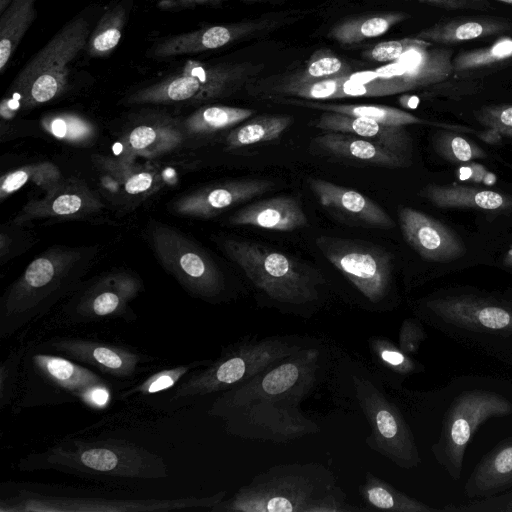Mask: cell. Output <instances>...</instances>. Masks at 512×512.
<instances>
[{
    "label": "cell",
    "instance_id": "6f0895ef",
    "mask_svg": "<svg viewBox=\"0 0 512 512\" xmlns=\"http://www.w3.org/2000/svg\"><path fill=\"white\" fill-rule=\"evenodd\" d=\"M504 265L507 267H512V248L509 249L504 258Z\"/></svg>",
    "mask_w": 512,
    "mask_h": 512
},
{
    "label": "cell",
    "instance_id": "4fadbf2b",
    "mask_svg": "<svg viewBox=\"0 0 512 512\" xmlns=\"http://www.w3.org/2000/svg\"><path fill=\"white\" fill-rule=\"evenodd\" d=\"M153 250L162 266L193 296L214 301L225 290L222 272L198 245L164 224L150 229Z\"/></svg>",
    "mask_w": 512,
    "mask_h": 512
},
{
    "label": "cell",
    "instance_id": "f6af8a7d",
    "mask_svg": "<svg viewBox=\"0 0 512 512\" xmlns=\"http://www.w3.org/2000/svg\"><path fill=\"white\" fill-rule=\"evenodd\" d=\"M369 348L380 366L396 376L406 377L422 370L410 355L385 338H371Z\"/></svg>",
    "mask_w": 512,
    "mask_h": 512
},
{
    "label": "cell",
    "instance_id": "44dd1931",
    "mask_svg": "<svg viewBox=\"0 0 512 512\" xmlns=\"http://www.w3.org/2000/svg\"><path fill=\"white\" fill-rule=\"evenodd\" d=\"M41 199L27 203L15 219L22 224L37 218H78L102 207L97 195L76 180H60Z\"/></svg>",
    "mask_w": 512,
    "mask_h": 512
},
{
    "label": "cell",
    "instance_id": "11a10c76",
    "mask_svg": "<svg viewBox=\"0 0 512 512\" xmlns=\"http://www.w3.org/2000/svg\"><path fill=\"white\" fill-rule=\"evenodd\" d=\"M109 399V391L106 385H99L88 390L81 400L93 407H103Z\"/></svg>",
    "mask_w": 512,
    "mask_h": 512
},
{
    "label": "cell",
    "instance_id": "7c38bea8",
    "mask_svg": "<svg viewBox=\"0 0 512 512\" xmlns=\"http://www.w3.org/2000/svg\"><path fill=\"white\" fill-rule=\"evenodd\" d=\"M355 398L368 424L365 442L395 465L410 469L421 462L413 434L398 407L367 376L353 374Z\"/></svg>",
    "mask_w": 512,
    "mask_h": 512
},
{
    "label": "cell",
    "instance_id": "7bdbcfd3",
    "mask_svg": "<svg viewBox=\"0 0 512 512\" xmlns=\"http://www.w3.org/2000/svg\"><path fill=\"white\" fill-rule=\"evenodd\" d=\"M347 76L303 84H272L266 93L270 95L269 97H298L312 101L337 99L339 90Z\"/></svg>",
    "mask_w": 512,
    "mask_h": 512
},
{
    "label": "cell",
    "instance_id": "e575fe53",
    "mask_svg": "<svg viewBox=\"0 0 512 512\" xmlns=\"http://www.w3.org/2000/svg\"><path fill=\"white\" fill-rule=\"evenodd\" d=\"M254 113L255 110L249 108L207 105L190 114L183 127L190 135L207 136L235 127Z\"/></svg>",
    "mask_w": 512,
    "mask_h": 512
},
{
    "label": "cell",
    "instance_id": "8d00e7d4",
    "mask_svg": "<svg viewBox=\"0 0 512 512\" xmlns=\"http://www.w3.org/2000/svg\"><path fill=\"white\" fill-rule=\"evenodd\" d=\"M130 7L119 1L107 9L91 32L86 49L91 57L108 56L119 44Z\"/></svg>",
    "mask_w": 512,
    "mask_h": 512
},
{
    "label": "cell",
    "instance_id": "e0dca14e",
    "mask_svg": "<svg viewBox=\"0 0 512 512\" xmlns=\"http://www.w3.org/2000/svg\"><path fill=\"white\" fill-rule=\"evenodd\" d=\"M400 229L406 242L425 260L449 262L463 256L465 246L447 226L422 211L402 207Z\"/></svg>",
    "mask_w": 512,
    "mask_h": 512
},
{
    "label": "cell",
    "instance_id": "d4e9b609",
    "mask_svg": "<svg viewBox=\"0 0 512 512\" xmlns=\"http://www.w3.org/2000/svg\"><path fill=\"white\" fill-rule=\"evenodd\" d=\"M229 223L274 231H294L306 226L308 218L298 199L282 195L240 209L229 218Z\"/></svg>",
    "mask_w": 512,
    "mask_h": 512
},
{
    "label": "cell",
    "instance_id": "f907efd6",
    "mask_svg": "<svg viewBox=\"0 0 512 512\" xmlns=\"http://www.w3.org/2000/svg\"><path fill=\"white\" fill-rule=\"evenodd\" d=\"M424 336L421 326L411 319H407L401 326L399 348L408 355L416 353Z\"/></svg>",
    "mask_w": 512,
    "mask_h": 512
},
{
    "label": "cell",
    "instance_id": "ac0fdd59",
    "mask_svg": "<svg viewBox=\"0 0 512 512\" xmlns=\"http://www.w3.org/2000/svg\"><path fill=\"white\" fill-rule=\"evenodd\" d=\"M307 184L322 207L349 224L379 229L395 226L380 205L356 190L316 177H309Z\"/></svg>",
    "mask_w": 512,
    "mask_h": 512
},
{
    "label": "cell",
    "instance_id": "7a4b0ae2",
    "mask_svg": "<svg viewBox=\"0 0 512 512\" xmlns=\"http://www.w3.org/2000/svg\"><path fill=\"white\" fill-rule=\"evenodd\" d=\"M25 471L56 470L81 478L135 482L168 476L163 458L122 439L62 441L19 462Z\"/></svg>",
    "mask_w": 512,
    "mask_h": 512
},
{
    "label": "cell",
    "instance_id": "74e56055",
    "mask_svg": "<svg viewBox=\"0 0 512 512\" xmlns=\"http://www.w3.org/2000/svg\"><path fill=\"white\" fill-rule=\"evenodd\" d=\"M352 73L349 64L330 50L320 49L298 70L275 80L272 84H303L321 81L328 78L347 76Z\"/></svg>",
    "mask_w": 512,
    "mask_h": 512
},
{
    "label": "cell",
    "instance_id": "d590c367",
    "mask_svg": "<svg viewBox=\"0 0 512 512\" xmlns=\"http://www.w3.org/2000/svg\"><path fill=\"white\" fill-rule=\"evenodd\" d=\"M512 60V38L502 37L493 44L463 51L452 58L453 74L471 77L503 67Z\"/></svg>",
    "mask_w": 512,
    "mask_h": 512
},
{
    "label": "cell",
    "instance_id": "ba28073f",
    "mask_svg": "<svg viewBox=\"0 0 512 512\" xmlns=\"http://www.w3.org/2000/svg\"><path fill=\"white\" fill-rule=\"evenodd\" d=\"M264 65L251 62L187 60L175 72L126 97L127 104H202L230 97L258 75Z\"/></svg>",
    "mask_w": 512,
    "mask_h": 512
},
{
    "label": "cell",
    "instance_id": "9c48e42d",
    "mask_svg": "<svg viewBox=\"0 0 512 512\" xmlns=\"http://www.w3.org/2000/svg\"><path fill=\"white\" fill-rule=\"evenodd\" d=\"M422 306L431 325L455 338L496 352L512 347V301L459 294L433 297Z\"/></svg>",
    "mask_w": 512,
    "mask_h": 512
},
{
    "label": "cell",
    "instance_id": "cb8c5ba5",
    "mask_svg": "<svg viewBox=\"0 0 512 512\" xmlns=\"http://www.w3.org/2000/svg\"><path fill=\"white\" fill-rule=\"evenodd\" d=\"M314 126L322 131L354 134L411 157L412 138L405 127L387 126L371 119L328 111L319 115Z\"/></svg>",
    "mask_w": 512,
    "mask_h": 512
},
{
    "label": "cell",
    "instance_id": "ee69618b",
    "mask_svg": "<svg viewBox=\"0 0 512 512\" xmlns=\"http://www.w3.org/2000/svg\"><path fill=\"white\" fill-rule=\"evenodd\" d=\"M458 133L442 129L434 135V149L442 158L453 163H466L486 157L484 150Z\"/></svg>",
    "mask_w": 512,
    "mask_h": 512
},
{
    "label": "cell",
    "instance_id": "f1b7e54d",
    "mask_svg": "<svg viewBox=\"0 0 512 512\" xmlns=\"http://www.w3.org/2000/svg\"><path fill=\"white\" fill-rule=\"evenodd\" d=\"M32 363L46 382L80 399L91 388L105 384L93 371L60 356L39 353Z\"/></svg>",
    "mask_w": 512,
    "mask_h": 512
},
{
    "label": "cell",
    "instance_id": "30bf717a",
    "mask_svg": "<svg viewBox=\"0 0 512 512\" xmlns=\"http://www.w3.org/2000/svg\"><path fill=\"white\" fill-rule=\"evenodd\" d=\"M321 254L357 290L372 311H383L392 288V256L371 243L322 235L315 241Z\"/></svg>",
    "mask_w": 512,
    "mask_h": 512
},
{
    "label": "cell",
    "instance_id": "ab89813d",
    "mask_svg": "<svg viewBox=\"0 0 512 512\" xmlns=\"http://www.w3.org/2000/svg\"><path fill=\"white\" fill-rule=\"evenodd\" d=\"M61 180L58 167L52 163L44 162L25 165L12 170L1 177L0 199L4 200L29 182L48 190Z\"/></svg>",
    "mask_w": 512,
    "mask_h": 512
},
{
    "label": "cell",
    "instance_id": "484cf974",
    "mask_svg": "<svg viewBox=\"0 0 512 512\" xmlns=\"http://www.w3.org/2000/svg\"><path fill=\"white\" fill-rule=\"evenodd\" d=\"M270 98L283 104H290L321 111L336 112L354 117L367 118L387 126L405 127L407 125H428L460 133H476L475 130L466 126L428 121L419 118L409 112L391 106L375 104H332L304 99L297 100L287 97Z\"/></svg>",
    "mask_w": 512,
    "mask_h": 512
},
{
    "label": "cell",
    "instance_id": "91938a15",
    "mask_svg": "<svg viewBox=\"0 0 512 512\" xmlns=\"http://www.w3.org/2000/svg\"><path fill=\"white\" fill-rule=\"evenodd\" d=\"M495 1L502 2V3L508 4V5H512V0H495Z\"/></svg>",
    "mask_w": 512,
    "mask_h": 512
},
{
    "label": "cell",
    "instance_id": "5bb4252c",
    "mask_svg": "<svg viewBox=\"0 0 512 512\" xmlns=\"http://www.w3.org/2000/svg\"><path fill=\"white\" fill-rule=\"evenodd\" d=\"M226 492L219 491L207 497H188L172 500H106L101 503L83 497L45 495L29 490L1 501L0 510L9 512H68V511H166L183 508L211 509L222 500Z\"/></svg>",
    "mask_w": 512,
    "mask_h": 512
},
{
    "label": "cell",
    "instance_id": "b9f144b4",
    "mask_svg": "<svg viewBox=\"0 0 512 512\" xmlns=\"http://www.w3.org/2000/svg\"><path fill=\"white\" fill-rule=\"evenodd\" d=\"M42 128L54 138L70 144H87L96 136L95 126L73 113H57L41 120Z\"/></svg>",
    "mask_w": 512,
    "mask_h": 512
},
{
    "label": "cell",
    "instance_id": "1f68e13d",
    "mask_svg": "<svg viewBox=\"0 0 512 512\" xmlns=\"http://www.w3.org/2000/svg\"><path fill=\"white\" fill-rule=\"evenodd\" d=\"M291 115L264 114L235 126L225 138L228 149H240L278 139L293 123Z\"/></svg>",
    "mask_w": 512,
    "mask_h": 512
},
{
    "label": "cell",
    "instance_id": "3957f363",
    "mask_svg": "<svg viewBox=\"0 0 512 512\" xmlns=\"http://www.w3.org/2000/svg\"><path fill=\"white\" fill-rule=\"evenodd\" d=\"M226 255L273 304L284 311L310 317L321 299L322 276L292 256L260 243L225 239Z\"/></svg>",
    "mask_w": 512,
    "mask_h": 512
},
{
    "label": "cell",
    "instance_id": "681fc988",
    "mask_svg": "<svg viewBox=\"0 0 512 512\" xmlns=\"http://www.w3.org/2000/svg\"><path fill=\"white\" fill-rule=\"evenodd\" d=\"M122 183L129 195H138L149 191L155 183V175L149 170L139 168H123Z\"/></svg>",
    "mask_w": 512,
    "mask_h": 512
},
{
    "label": "cell",
    "instance_id": "c3c4849f",
    "mask_svg": "<svg viewBox=\"0 0 512 512\" xmlns=\"http://www.w3.org/2000/svg\"><path fill=\"white\" fill-rule=\"evenodd\" d=\"M475 117L483 126L512 138V105L486 106L477 111Z\"/></svg>",
    "mask_w": 512,
    "mask_h": 512
},
{
    "label": "cell",
    "instance_id": "8fae6325",
    "mask_svg": "<svg viewBox=\"0 0 512 512\" xmlns=\"http://www.w3.org/2000/svg\"><path fill=\"white\" fill-rule=\"evenodd\" d=\"M511 413L512 403L498 393L485 390L461 393L447 410L438 442L432 447L438 463L458 480L465 450L479 426L492 417Z\"/></svg>",
    "mask_w": 512,
    "mask_h": 512
},
{
    "label": "cell",
    "instance_id": "d6986e66",
    "mask_svg": "<svg viewBox=\"0 0 512 512\" xmlns=\"http://www.w3.org/2000/svg\"><path fill=\"white\" fill-rule=\"evenodd\" d=\"M375 72L397 80L406 92L429 89L448 81L453 75L452 50L432 46L415 48Z\"/></svg>",
    "mask_w": 512,
    "mask_h": 512
},
{
    "label": "cell",
    "instance_id": "60d3db41",
    "mask_svg": "<svg viewBox=\"0 0 512 512\" xmlns=\"http://www.w3.org/2000/svg\"><path fill=\"white\" fill-rule=\"evenodd\" d=\"M406 92L393 78L379 76L375 70L351 73L344 80L337 99L346 97H382Z\"/></svg>",
    "mask_w": 512,
    "mask_h": 512
},
{
    "label": "cell",
    "instance_id": "f5cc1de1",
    "mask_svg": "<svg viewBox=\"0 0 512 512\" xmlns=\"http://www.w3.org/2000/svg\"><path fill=\"white\" fill-rule=\"evenodd\" d=\"M16 360H8L1 366V377H7V381L0 383L1 407L9 402L11 396L12 383L10 381L13 379L14 372L12 368L16 365Z\"/></svg>",
    "mask_w": 512,
    "mask_h": 512
},
{
    "label": "cell",
    "instance_id": "5b68a950",
    "mask_svg": "<svg viewBox=\"0 0 512 512\" xmlns=\"http://www.w3.org/2000/svg\"><path fill=\"white\" fill-rule=\"evenodd\" d=\"M91 32L84 16L66 23L15 77L1 102V116L8 119L60 96L68 86L71 64L86 48Z\"/></svg>",
    "mask_w": 512,
    "mask_h": 512
},
{
    "label": "cell",
    "instance_id": "4dcf8cb0",
    "mask_svg": "<svg viewBox=\"0 0 512 512\" xmlns=\"http://www.w3.org/2000/svg\"><path fill=\"white\" fill-rule=\"evenodd\" d=\"M36 0H12L0 13V72L3 73L36 17Z\"/></svg>",
    "mask_w": 512,
    "mask_h": 512
},
{
    "label": "cell",
    "instance_id": "52a82bcc",
    "mask_svg": "<svg viewBox=\"0 0 512 512\" xmlns=\"http://www.w3.org/2000/svg\"><path fill=\"white\" fill-rule=\"evenodd\" d=\"M298 336L243 339L227 347L204 369L192 373L173 391L171 401L223 392L259 375L311 344Z\"/></svg>",
    "mask_w": 512,
    "mask_h": 512
},
{
    "label": "cell",
    "instance_id": "4316f807",
    "mask_svg": "<svg viewBox=\"0 0 512 512\" xmlns=\"http://www.w3.org/2000/svg\"><path fill=\"white\" fill-rule=\"evenodd\" d=\"M512 31V22L505 18L475 15L439 21L414 37L437 44H454Z\"/></svg>",
    "mask_w": 512,
    "mask_h": 512
},
{
    "label": "cell",
    "instance_id": "2e32d148",
    "mask_svg": "<svg viewBox=\"0 0 512 512\" xmlns=\"http://www.w3.org/2000/svg\"><path fill=\"white\" fill-rule=\"evenodd\" d=\"M273 186L271 180L262 178L225 181L180 197L172 204V210L183 216L211 218L272 190Z\"/></svg>",
    "mask_w": 512,
    "mask_h": 512
},
{
    "label": "cell",
    "instance_id": "f35d334b",
    "mask_svg": "<svg viewBox=\"0 0 512 512\" xmlns=\"http://www.w3.org/2000/svg\"><path fill=\"white\" fill-rule=\"evenodd\" d=\"M182 138L179 130L168 125H139L131 130L126 143L131 153L152 156L175 148Z\"/></svg>",
    "mask_w": 512,
    "mask_h": 512
},
{
    "label": "cell",
    "instance_id": "f546056e",
    "mask_svg": "<svg viewBox=\"0 0 512 512\" xmlns=\"http://www.w3.org/2000/svg\"><path fill=\"white\" fill-rule=\"evenodd\" d=\"M420 195L439 208H476L500 211L512 207V198L507 195L458 184H430L420 191Z\"/></svg>",
    "mask_w": 512,
    "mask_h": 512
},
{
    "label": "cell",
    "instance_id": "9a60e30c",
    "mask_svg": "<svg viewBox=\"0 0 512 512\" xmlns=\"http://www.w3.org/2000/svg\"><path fill=\"white\" fill-rule=\"evenodd\" d=\"M291 19L285 15L271 16L204 26L197 30L158 40L151 47L150 56L157 59H168L223 48L239 41L267 34Z\"/></svg>",
    "mask_w": 512,
    "mask_h": 512
},
{
    "label": "cell",
    "instance_id": "8992f818",
    "mask_svg": "<svg viewBox=\"0 0 512 512\" xmlns=\"http://www.w3.org/2000/svg\"><path fill=\"white\" fill-rule=\"evenodd\" d=\"M81 252L55 247L35 258L4 294L0 337L11 336L41 316L74 282Z\"/></svg>",
    "mask_w": 512,
    "mask_h": 512
},
{
    "label": "cell",
    "instance_id": "bcb514c9",
    "mask_svg": "<svg viewBox=\"0 0 512 512\" xmlns=\"http://www.w3.org/2000/svg\"><path fill=\"white\" fill-rule=\"evenodd\" d=\"M210 363V361H196L188 365L176 366L169 369L161 370L152 374L142 383L125 391L123 398L134 395H149L163 390H167L178 383L193 368Z\"/></svg>",
    "mask_w": 512,
    "mask_h": 512
},
{
    "label": "cell",
    "instance_id": "6da1fadb",
    "mask_svg": "<svg viewBox=\"0 0 512 512\" xmlns=\"http://www.w3.org/2000/svg\"><path fill=\"white\" fill-rule=\"evenodd\" d=\"M327 352L311 343L259 375L223 391L208 414L227 433L246 440L286 443L319 431L301 404L324 379Z\"/></svg>",
    "mask_w": 512,
    "mask_h": 512
},
{
    "label": "cell",
    "instance_id": "680465c9",
    "mask_svg": "<svg viewBox=\"0 0 512 512\" xmlns=\"http://www.w3.org/2000/svg\"><path fill=\"white\" fill-rule=\"evenodd\" d=\"M12 0H0V13L9 5Z\"/></svg>",
    "mask_w": 512,
    "mask_h": 512
},
{
    "label": "cell",
    "instance_id": "9f6ffc18",
    "mask_svg": "<svg viewBox=\"0 0 512 512\" xmlns=\"http://www.w3.org/2000/svg\"><path fill=\"white\" fill-rule=\"evenodd\" d=\"M489 130L485 131L484 133L482 134H479V137L481 136V138L488 142V143H497L498 140H501V134L499 132H497L496 130L494 129H491V128H488Z\"/></svg>",
    "mask_w": 512,
    "mask_h": 512
},
{
    "label": "cell",
    "instance_id": "db71d44e",
    "mask_svg": "<svg viewBox=\"0 0 512 512\" xmlns=\"http://www.w3.org/2000/svg\"><path fill=\"white\" fill-rule=\"evenodd\" d=\"M227 0H162L159 6L162 9L189 8L194 6H212L222 5Z\"/></svg>",
    "mask_w": 512,
    "mask_h": 512
},
{
    "label": "cell",
    "instance_id": "836d02e7",
    "mask_svg": "<svg viewBox=\"0 0 512 512\" xmlns=\"http://www.w3.org/2000/svg\"><path fill=\"white\" fill-rule=\"evenodd\" d=\"M407 18L409 15L402 12L351 18L335 25L328 36L343 45L357 44L385 34L391 27Z\"/></svg>",
    "mask_w": 512,
    "mask_h": 512
},
{
    "label": "cell",
    "instance_id": "603a6c76",
    "mask_svg": "<svg viewBox=\"0 0 512 512\" xmlns=\"http://www.w3.org/2000/svg\"><path fill=\"white\" fill-rule=\"evenodd\" d=\"M311 144L321 154L365 166L395 169L411 165L409 157L350 133L324 131V133L314 137Z\"/></svg>",
    "mask_w": 512,
    "mask_h": 512
},
{
    "label": "cell",
    "instance_id": "94428289",
    "mask_svg": "<svg viewBox=\"0 0 512 512\" xmlns=\"http://www.w3.org/2000/svg\"><path fill=\"white\" fill-rule=\"evenodd\" d=\"M242 1L245 3H255V2H260V1H264V0H242Z\"/></svg>",
    "mask_w": 512,
    "mask_h": 512
},
{
    "label": "cell",
    "instance_id": "7402d4cb",
    "mask_svg": "<svg viewBox=\"0 0 512 512\" xmlns=\"http://www.w3.org/2000/svg\"><path fill=\"white\" fill-rule=\"evenodd\" d=\"M52 349L82 363L89 364L116 378H131L137 371L141 356L125 347L81 338H54Z\"/></svg>",
    "mask_w": 512,
    "mask_h": 512
},
{
    "label": "cell",
    "instance_id": "d6a6232c",
    "mask_svg": "<svg viewBox=\"0 0 512 512\" xmlns=\"http://www.w3.org/2000/svg\"><path fill=\"white\" fill-rule=\"evenodd\" d=\"M363 501L371 509L391 512H430L435 509L407 496L383 479L368 472L359 487Z\"/></svg>",
    "mask_w": 512,
    "mask_h": 512
},
{
    "label": "cell",
    "instance_id": "277c9868",
    "mask_svg": "<svg viewBox=\"0 0 512 512\" xmlns=\"http://www.w3.org/2000/svg\"><path fill=\"white\" fill-rule=\"evenodd\" d=\"M334 473L320 463L274 465L257 474L216 512H312L336 488Z\"/></svg>",
    "mask_w": 512,
    "mask_h": 512
},
{
    "label": "cell",
    "instance_id": "ffe728a7",
    "mask_svg": "<svg viewBox=\"0 0 512 512\" xmlns=\"http://www.w3.org/2000/svg\"><path fill=\"white\" fill-rule=\"evenodd\" d=\"M140 288V281L131 274L106 276L82 294L71 312L72 318L90 321L123 316Z\"/></svg>",
    "mask_w": 512,
    "mask_h": 512
},
{
    "label": "cell",
    "instance_id": "816d5d0a",
    "mask_svg": "<svg viewBox=\"0 0 512 512\" xmlns=\"http://www.w3.org/2000/svg\"><path fill=\"white\" fill-rule=\"evenodd\" d=\"M446 10H478L492 9L488 0H418Z\"/></svg>",
    "mask_w": 512,
    "mask_h": 512
},
{
    "label": "cell",
    "instance_id": "7dc6e473",
    "mask_svg": "<svg viewBox=\"0 0 512 512\" xmlns=\"http://www.w3.org/2000/svg\"><path fill=\"white\" fill-rule=\"evenodd\" d=\"M431 46L432 43L413 36L377 43L364 52L363 56L376 62H393L412 49L429 48Z\"/></svg>",
    "mask_w": 512,
    "mask_h": 512
},
{
    "label": "cell",
    "instance_id": "83f0119b",
    "mask_svg": "<svg viewBox=\"0 0 512 512\" xmlns=\"http://www.w3.org/2000/svg\"><path fill=\"white\" fill-rule=\"evenodd\" d=\"M512 487V438L493 448L476 466L465 485L468 497L488 498Z\"/></svg>",
    "mask_w": 512,
    "mask_h": 512
}]
</instances>
